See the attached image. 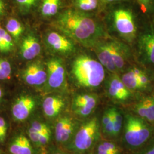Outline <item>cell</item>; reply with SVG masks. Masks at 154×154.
<instances>
[{
    "label": "cell",
    "mask_w": 154,
    "mask_h": 154,
    "mask_svg": "<svg viewBox=\"0 0 154 154\" xmlns=\"http://www.w3.org/2000/svg\"><path fill=\"white\" fill-rule=\"evenodd\" d=\"M77 7L83 11H91L97 8L98 0H77Z\"/></svg>",
    "instance_id": "cell-24"
},
{
    "label": "cell",
    "mask_w": 154,
    "mask_h": 154,
    "mask_svg": "<svg viewBox=\"0 0 154 154\" xmlns=\"http://www.w3.org/2000/svg\"><path fill=\"white\" fill-rule=\"evenodd\" d=\"M37 105L35 99L30 95H22L18 97L11 107V115L17 122L26 120L32 114Z\"/></svg>",
    "instance_id": "cell-9"
},
{
    "label": "cell",
    "mask_w": 154,
    "mask_h": 154,
    "mask_svg": "<svg viewBox=\"0 0 154 154\" xmlns=\"http://www.w3.org/2000/svg\"><path fill=\"white\" fill-rule=\"evenodd\" d=\"M138 1L144 11L148 12L152 8L154 0H138Z\"/></svg>",
    "instance_id": "cell-30"
},
{
    "label": "cell",
    "mask_w": 154,
    "mask_h": 154,
    "mask_svg": "<svg viewBox=\"0 0 154 154\" xmlns=\"http://www.w3.org/2000/svg\"><path fill=\"white\" fill-rule=\"evenodd\" d=\"M114 26L121 36L128 41H132L137 35V28L134 17L130 11L118 9L113 14Z\"/></svg>",
    "instance_id": "cell-5"
},
{
    "label": "cell",
    "mask_w": 154,
    "mask_h": 154,
    "mask_svg": "<svg viewBox=\"0 0 154 154\" xmlns=\"http://www.w3.org/2000/svg\"><path fill=\"white\" fill-rule=\"evenodd\" d=\"M66 106L65 99L58 95H51L45 98L42 103V109L45 116L49 119L57 118Z\"/></svg>",
    "instance_id": "cell-14"
},
{
    "label": "cell",
    "mask_w": 154,
    "mask_h": 154,
    "mask_svg": "<svg viewBox=\"0 0 154 154\" xmlns=\"http://www.w3.org/2000/svg\"><path fill=\"white\" fill-rule=\"evenodd\" d=\"M8 132V124L4 118L0 116V143L5 140Z\"/></svg>",
    "instance_id": "cell-29"
},
{
    "label": "cell",
    "mask_w": 154,
    "mask_h": 154,
    "mask_svg": "<svg viewBox=\"0 0 154 154\" xmlns=\"http://www.w3.org/2000/svg\"><path fill=\"white\" fill-rule=\"evenodd\" d=\"M4 4L2 0H0V15L2 13L3 11H4Z\"/></svg>",
    "instance_id": "cell-33"
},
{
    "label": "cell",
    "mask_w": 154,
    "mask_h": 154,
    "mask_svg": "<svg viewBox=\"0 0 154 154\" xmlns=\"http://www.w3.org/2000/svg\"><path fill=\"white\" fill-rule=\"evenodd\" d=\"M72 72L77 84L84 88L98 87L105 77L104 66L88 55H80L75 60Z\"/></svg>",
    "instance_id": "cell-2"
},
{
    "label": "cell",
    "mask_w": 154,
    "mask_h": 154,
    "mask_svg": "<svg viewBox=\"0 0 154 154\" xmlns=\"http://www.w3.org/2000/svg\"><path fill=\"white\" fill-rule=\"evenodd\" d=\"M2 96H3V92H2V90L1 88L0 87V101L1 100L2 98Z\"/></svg>",
    "instance_id": "cell-34"
},
{
    "label": "cell",
    "mask_w": 154,
    "mask_h": 154,
    "mask_svg": "<svg viewBox=\"0 0 154 154\" xmlns=\"http://www.w3.org/2000/svg\"><path fill=\"white\" fill-rule=\"evenodd\" d=\"M154 133V127L148 122L135 114L126 116L123 140L129 148L140 149L152 137Z\"/></svg>",
    "instance_id": "cell-3"
},
{
    "label": "cell",
    "mask_w": 154,
    "mask_h": 154,
    "mask_svg": "<svg viewBox=\"0 0 154 154\" xmlns=\"http://www.w3.org/2000/svg\"><path fill=\"white\" fill-rule=\"evenodd\" d=\"M142 70L137 67L132 68L125 72L122 77V82L131 91H144L138 78V75Z\"/></svg>",
    "instance_id": "cell-19"
},
{
    "label": "cell",
    "mask_w": 154,
    "mask_h": 154,
    "mask_svg": "<svg viewBox=\"0 0 154 154\" xmlns=\"http://www.w3.org/2000/svg\"><path fill=\"white\" fill-rule=\"evenodd\" d=\"M100 143L109 154H121L119 148L115 143L108 141L102 142Z\"/></svg>",
    "instance_id": "cell-27"
},
{
    "label": "cell",
    "mask_w": 154,
    "mask_h": 154,
    "mask_svg": "<svg viewBox=\"0 0 154 154\" xmlns=\"http://www.w3.org/2000/svg\"><path fill=\"white\" fill-rule=\"evenodd\" d=\"M100 124L97 117H93L81 124L67 147L76 154L88 152L95 145L100 137Z\"/></svg>",
    "instance_id": "cell-4"
},
{
    "label": "cell",
    "mask_w": 154,
    "mask_h": 154,
    "mask_svg": "<svg viewBox=\"0 0 154 154\" xmlns=\"http://www.w3.org/2000/svg\"><path fill=\"white\" fill-rule=\"evenodd\" d=\"M0 154H2V152H1V151L0 150Z\"/></svg>",
    "instance_id": "cell-36"
},
{
    "label": "cell",
    "mask_w": 154,
    "mask_h": 154,
    "mask_svg": "<svg viewBox=\"0 0 154 154\" xmlns=\"http://www.w3.org/2000/svg\"><path fill=\"white\" fill-rule=\"evenodd\" d=\"M138 48L144 63L154 69V25H150L140 34Z\"/></svg>",
    "instance_id": "cell-7"
},
{
    "label": "cell",
    "mask_w": 154,
    "mask_h": 154,
    "mask_svg": "<svg viewBox=\"0 0 154 154\" xmlns=\"http://www.w3.org/2000/svg\"><path fill=\"white\" fill-rule=\"evenodd\" d=\"M34 149L28 136L23 132L14 135L8 147L10 154H34Z\"/></svg>",
    "instance_id": "cell-12"
},
{
    "label": "cell",
    "mask_w": 154,
    "mask_h": 154,
    "mask_svg": "<svg viewBox=\"0 0 154 154\" xmlns=\"http://www.w3.org/2000/svg\"><path fill=\"white\" fill-rule=\"evenodd\" d=\"M80 124L69 116H61L57 118L54 126V136L58 144L66 146L70 143Z\"/></svg>",
    "instance_id": "cell-6"
},
{
    "label": "cell",
    "mask_w": 154,
    "mask_h": 154,
    "mask_svg": "<svg viewBox=\"0 0 154 154\" xmlns=\"http://www.w3.org/2000/svg\"><path fill=\"white\" fill-rule=\"evenodd\" d=\"M135 154H154V137H152L144 146L139 149Z\"/></svg>",
    "instance_id": "cell-26"
},
{
    "label": "cell",
    "mask_w": 154,
    "mask_h": 154,
    "mask_svg": "<svg viewBox=\"0 0 154 154\" xmlns=\"http://www.w3.org/2000/svg\"><path fill=\"white\" fill-rule=\"evenodd\" d=\"M21 48L23 57L28 60H33L41 52V46L38 39L31 35L23 39Z\"/></svg>",
    "instance_id": "cell-18"
},
{
    "label": "cell",
    "mask_w": 154,
    "mask_h": 154,
    "mask_svg": "<svg viewBox=\"0 0 154 154\" xmlns=\"http://www.w3.org/2000/svg\"><path fill=\"white\" fill-rule=\"evenodd\" d=\"M112 122L113 124V137H117L121 131L123 123V116L121 111L116 107H111Z\"/></svg>",
    "instance_id": "cell-20"
},
{
    "label": "cell",
    "mask_w": 154,
    "mask_h": 154,
    "mask_svg": "<svg viewBox=\"0 0 154 154\" xmlns=\"http://www.w3.org/2000/svg\"><path fill=\"white\" fill-rule=\"evenodd\" d=\"M47 42L54 50L62 53H70L74 49V46L70 40L57 32H50L47 35Z\"/></svg>",
    "instance_id": "cell-15"
},
{
    "label": "cell",
    "mask_w": 154,
    "mask_h": 154,
    "mask_svg": "<svg viewBox=\"0 0 154 154\" xmlns=\"http://www.w3.org/2000/svg\"><path fill=\"white\" fill-rule=\"evenodd\" d=\"M39 0H16L19 6L25 11H28L36 5Z\"/></svg>",
    "instance_id": "cell-28"
},
{
    "label": "cell",
    "mask_w": 154,
    "mask_h": 154,
    "mask_svg": "<svg viewBox=\"0 0 154 154\" xmlns=\"http://www.w3.org/2000/svg\"><path fill=\"white\" fill-rule=\"evenodd\" d=\"M6 31L15 38H18L23 32L22 25L14 18L9 19L6 25Z\"/></svg>",
    "instance_id": "cell-22"
},
{
    "label": "cell",
    "mask_w": 154,
    "mask_h": 154,
    "mask_svg": "<svg viewBox=\"0 0 154 154\" xmlns=\"http://www.w3.org/2000/svg\"><path fill=\"white\" fill-rule=\"evenodd\" d=\"M96 153H97V154H109V153L103 147V146L101 145V144L100 143H99V144L97 146Z\"/></svg>",
    "instance_id": "cell-31"
},
{
    "label": "cell",
    "mask_w": 154,
    "mask_h": 154,
    "mask_svg": "<svg viewBox=\"0 0 154 154\" xmlns=\"http://www.w3.org/2000/svg\"><path fill=\"white\" fill-rule=\"evenodd\" d=\"M107 92L111 99L122 103L128 100L132 96L131 91L125 85L121 78L116 75L108 81Z\"/></svg>",
    "instance_id": "cell-11"
},
{
    "label": "cell",
    "mask_w": 154,
    "mask_h": 154,
    "mask_svg": "<svg viewBox=\"0 0 154 154\" xmlns=\"http://www.w3.org/2000/svg\"><path fill=\"white\" fill-rule=\"evenodd\" d=\"M106 2H115V1H121V0H104Z\"/></svg>",
    "instance_id": "cell-35"
},
{
    "label": "cell",
    "mask_w": 154,
    "mask_h": 154,
    "mask_svg": "<svg viewBox=\"0 0 154 154\" xmlns=\"http://www.w3.org/2000/svg\"><path fill=\"white\" fill-rule=\"evenodd\" d=\"M112 61L117 71L122 69L126 64L127 55L126 49L123 46L116 42L108 41Z\"/></svg>",
    "instance_id": "cell-17"
},
{
    "label": "cell",
    "mask_w": 154,
    "mask_h": 154,
    "mask_svg": "<svg viewBox=\"0 0 154 154\" xmlns=\"http://www.w3.org/2000/svg\"><path fill=\"white\" fill-rule=\"evenodd\" d=\"M60 1V0H44L41 12L46 17L53 16L57 13Z\"/></svg>",
    "instance_id": "cell-21"
},
{
    "label": "cell",
    "mask_w": 154,
    "mask_h": 154,
    "mask_svg": "<svg viewBox=\"0 0 154 154\" xmlns=\"http://www.w3.org/2000/svg\"><path fill=\"white\" fill-rule=\"evenodd\" d=\"M98 102V98L95 94H78L72 100V110L76 116L86 118L93 112Z\"/></svg>",
    "instance_id": "cell-8"
},
{
    "label": "cell",
    "mask_w": 154,
    "mask_h": 154,
    "mask_svg": "<svg viewBox=\"0 0 154 154\" xmlns=\"http://www.w3.org/2000/svg\"><path fill=\"white\" fill-rule=\"evenodd\" d=\"M23 78L29 85L41 86L47 81L48 74L41 65L34 63L25 70Z\"/></svg>",
    "instance_id": "cell-16"
},
{
    "label": "cell",
    "mask_w": 154,
    "mask_h": 154,
    "mask_svg": "<svg viewBox=\"0 0 154 154\" xmlns=\"http://www.w3.org/2000/svg\"><path fill=\"white\" fill-rule=\"evenodd\" d=\"M58 21L64 32L85 46L95 45L103 35V30L97 22L77 11H65Z\"/></svg>",
    "instance_id": "cell-1"
},
{
    "label": "cell",
    "mask_w": 154,
    "mask_h": 154,
    "mask_svg": "<svg viewBox=\"0 0 154 154\" xmlns=\"http://www.w3.org/2000/svg\"><path fill=\"white\" fill-rule=\"evenodd\" d=\"M47 67V81L50 88L58 89L63 87L66 81V72L62 63L58 60L53 59L48 62Z\"/></svg>",
    "instance_id": "cell-10"
},
{
    "label": "cell",
    "mask_w": 154,
    "mask_h": 154,
    "mask_svg": "<svg viewBox=\"0 0 154 154\" xmlns=\"http://www.w3.org/2000/svg\"><path fill=\"white\" fill-rule=\"evenodd\" d=\"M46 154H70L60 149H53L50 150Z\"/></svg>",
    "instance_id": "cell-32"
},
{
    "label": "cell",
    "mask_w": 154,
    "mask_h": 154,
    "mask_svg": "<svg viewBox=\"0 0 154 154\" xmlns=\"http://www.w3.org/2000/svg\"><path fill=\"white\" fill-rule=\"evenodd\" d=\"M133 110L135 115L154 124V91L139 100L134 105Z\"/></svg>",
    "instance_id": "cell-13"
},
{
    "label": "cell",
    "mask_w": 154,
    "mask_h": 154,
    "mask_svg": "<svg viewBox=\"0 0 154 154\" xmlns=\"http://www.w3.org/2000/svg\"><path fill=\"white\" fill-rule=\"evenodd\" d=\"M11 65L5 60L0 59V80L9 78L11 74Z\"/></svg>",
    "instance_id": "cell-25"
},
{
    "label": "cell",
    "mask_w": 154,
    "mask_h": 154,
    "mask_svg": "<svg viewBox=\"0 0 154 154\" xmlns=\"http://www.w3.org/2000/svg\"><path fill=\"white\" fill-rule=\"evenodd\" d=\"M13 46L11 35L0 26V51H8L12 49Z\"/></svg>",
    "instance_id": "cell-23"
}]
</instances>
